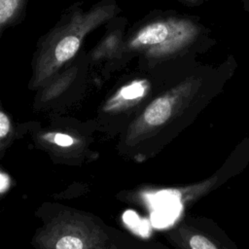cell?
Here are the masks:
<instances>
[{"label": "cell", "mask_w": 249, "mask_h": 249, "mask_svg": "<svg viewBox=\"0 0 249 249\" xmlns=\"http://www.w3.org/2000/svg\"><path fill=\"white\" fill-rule=\"evenodd\" d=\"M10 131V120L5 113L0 111V137H4Z\"/></svg>", "instance_id": "obj_9"}, {"label": "cell", "mask_w": 249, "mask_h": 249, "mask_svg": "<svg viewBox=\"0 0 249 249\" xmlns=\"http://www.w3.org/2000/svg\"><path fill=\"white\" fill-rule=\"evenodd\" d=\"M127 19L117 16L106 24V32L99 42L88 53L90 66H102L104 71L120 68L122 48L125 36Z\"/></svg>", "instance_id": "obj_4"}, {"label": "cell", "mask_w": 249, "mask_h": 249, "mask_svg": "<svg viewBox=\"0 0 249 249\" xmlns=\"http://www.w3.org/2000/svg\"><path fill=\"white\" fill-rule=\"evenodd\" d=\"M199 34L198 26L188 18H158L126 31L120 68L138 56L141 63L152 65L167 59L192 45Z\"/></svg>", "instance_id": "obj_3"}, {"label": "cell", "mask_w": 249, "mask_h": 249, "mask_svg": "<svg viewBox=\"0 0 249 249\" xmlns=\"http://www.w3.org/2000/svg\"><path fill=\"white\" fill-rule=\"evenodd\" d=\"M29 0H0V37L6 29L21 21Z\"/></svg>", "instance_id": "obj_6"}, {"label": "cell", "mask_w": 249, "mask_h": 249, "mask_svg": "<svg viewBox=\"0 0 249 249\" xmlns=\"http://www.w3.org/2000/svg\"><path fill=\"white\" fill-rule=\"evenodd\" d=\"M218 89L201 75L189 76L153 99L142 113V122L149 129H164L167 137L176 136L195 122Z\"/></svg>", "instance_id": "obj_2"}, {"label": "cell", "mask_w": 249, "mask_h": 249, "mask_svg": "<svg viewBox=\"0 0 249 249\" xmlns=\"http://www.w3.org/2000/svg\"><path fill=\"white\" fill-rule=\"evenodd\" d=\"M150 89V82L147 79H134L121 87L113 97L114 101H133L142 98Z\"/></svg>", "instance_id": "obj_7"}, {"label": "cell", "mask_w": 249, "mask_h": 249, "mask_svg": "<svg viewBox=\"0 0 249 249\" xmlns=\"http://www.w3.org/2000/svg\"><path fill=\"white\" fill-rule=\"evenodd\" d=\"M187 2H190V3H195V2H196L197 0H186Z\"/></svg>", "instance_id": "obj_11"}, {"label": "cell", "mask_w": 249, "mask_h": 249, "mask_svg": "<svg viewBox=\"0 0 249 249\" xmlns=\"http://www.w3.org/2000/svg\"><path fill=\"white\" fill-rule=\"evenodd\" d=\"M120 13L115 0H100L89 9H85L81 1L71 5L36 44L31 60L32 87L45 86L78 55L89 33Z\"/></svg>", "instance_id": "obj_1"}, {"label": "cell", "mask_w": 249, "mask_h": 249, "mask_svg": "<svg viewBox=\"0 0 249 249\" xmlns=\"http://www.w3.org/2000/svg\"><path fill=\"white\" fill-rule=\"evenodd\" d=\"M1 182H2V178L0 177V183H1Z\"/></svg>", "instance_id": "obj_12"}, {"label": "cell", "mask_w": 249, "mask_h": 249, "mask_svg": "<svg viewBox=\"0 0 249 249\" xmlns=\"http://www.w3.org/2000/svg\"><path fill=\"white\" fill-rule=\"evenodd\" d=\"M173 239L180 249H233L226 243V237L218 235V231L202 228L196 220L183 219L173 229Z\"/></svg>", "instance_id": "obj_5"}, {"label": "cell", "mask_w": 249, "mask_h": 249, "mask_svg": "<svg viewBox=\"0 0 249 249\" xmlns=\"http://www.w3.org/2000/svg\"><path fill=\"white\" fill-rule=\"evenodd\" d=\"M53 141L59 145V146H63V147H68L71 146L74 142V140L72 139V137H70L69 135L66 134H62V133H58L55 134L53 137Z\"/></svg>", "instance_id": "obj_10"}, {"label": "cell", "mask_w": 249, "mask_h": 249, "mask_svg": "<svg viewBox=\"0 0 249 249\" xmlns=\"http://www.w3.org/2000/svg\"><path fill=\"white\" fill-rule=\"evenodd\" d=\"M55 249H83V242L78 237L67 235L56 242Z\"/></svg>", "instance_id": "obj_8"}]
</instances>
